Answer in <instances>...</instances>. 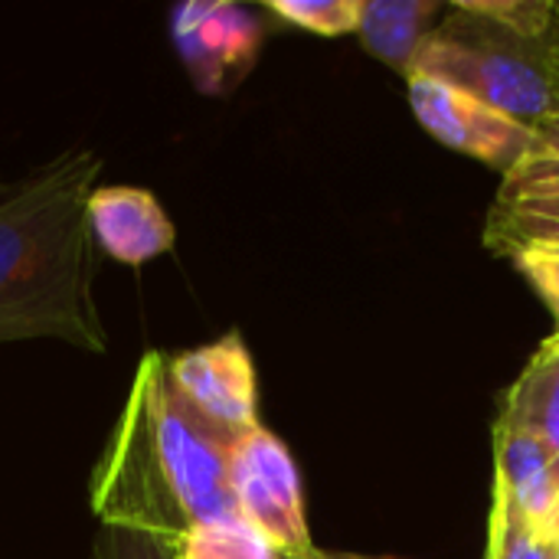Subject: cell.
Instances as JSON below:
<instances>
[{"mask_svg": "<svg viewBox=\"0 0 559 559\" xmlns=\"http://www.w3.org/2000/svg\"><path fill=\"white\" fill-rule=\"evenodd\" d=\"M236 436L197 413L174 386L167 357L138 360L88 498L102 527L180 547L197 527L242 518L229 488Z\"/></svg>", "mask_w": 559, "mask_h": 559, "instance_id": "6da1fadb", "label": "cell"}, {"mask_svg": "<svg viewBox=\"0 0 559 559\" xmlns=\"http://www.w3.org/2000/svg\"><path fill=\"white\" fill-rule=\"evenodd\" d=\"M102 167V154L72 147L0 187V344L49 337L88 354L108 350L88 226Z\"/></svg>", "mask_w": 559, "mask_h": 559, "instance_id": "7a4b0ae2", "label": "cell"}, {"mask_svg": "<svg viewBox=\"0 0 559 559\" xmlns=\"http://www.w3.org/2000/svg\"><path fill=\"white\" fill-rule=\"evenodd\" d=\"M432 75L534 128L559 115V0H455L423 39Z\"/></svg>", "mask_w": 559, "mask_h": 559, "instance_id": "3957f363", "label": "cell"}, {"mask_svg": "<svg viewBox=\"0 0 559 559\" xmlns=\"http://www.w3.org/2000/svg\"><path fill=\"white\" fill-rule=\"evenodd\" d=\"M229 488L246 524H252L278 557L308 559L314 554L301 475L288 445L255 426L233 442Z\"/></svg>", "mask_w": 559, "mask_h": 559, "instance_id": "277c9868", "label": "cell"}, {"mask_svg": "<svg viewBox=\"0 0 559 559\" xmlns=\"http://www.w3.org/2000/svg\"><path fill=\"white\" fill-rule=\"evenodd\" d=\"M409 105L419 124L452 151H462L501 174L514 170V164L527 154L534 128L508 118L504 111L485 105L432 75H409Z\"/></svg>", "mask_w": 559, "mask_h": 559, "instance_id": "5b68a950", "label": "cell"}, {"mask_svg": "<svg viewBox=\"0 0 559 559\" xmlns=\"http://www.w3.org/2000/svg\"><path fill=\"white\" fill-rule=\"evenodd\" d=\"M167 370L183 400L233 436L259 426V390L252 354L239 331L213 344L167 357Z\"/></svg>", "mask_w": 559, "mask_h": 559, "instance_id": "8992f818", "label": "cell"}, {"mask_svg": "<svg viewBox=\"0 0 559 559\" xmlns=\"http://www.w3.org/2000/svg\"><path fill=\"white\" fill-rule=\"evenodd\" d=\"M170 29L197 88L210 95L236 85L252 69L262 46V23L236 3H180Z\"/></svg>", "mask_w": 559, "mask_h": 559, "instance_id": "52a82bcc", "label": "cell"}, {"mask_svg": "<svg viewBox=\"0 0 559 559\" xmlns=\"http://www.w3.org/2000/svg\"><path fill=\"white\" fill-rule=\"evenodd\" d=\"M88 226L95 246L118 265H144L174 249V223L151 190L128 183H98L88 197Z\"/></svg>", "mask_w": 559, "mask_h": 559, "instance_id": "ba28073f", "label": "cell"}, {"mask_svg": "<svg viewBox=\"0 0 559 559\" xmlns=\"http://www.w3.org/2000/svg\"><path fill=\"white\" fill-rule=\"evenodd\" d=\"M495 485L508 491L518 511L540 531H550V514L557 504L554 455L527 429L504 419L495 423Z\"/></svg>", "mask_w": 559, "mask_h": 559, "instance_id": "9c48e42d", "label": "cell"}, {"mask_svg": "<svg viewBox=\"0 0 559 559\" xmlns=\"http://www.w3.org/2000/svg\"><path fill=\"white\" fill-rule=\"evenodd\" d=\"M442 13L445 3L439 0H364L357 33L380 62L409 79L416 52Z\"/></svg>", "mask_w": 559, "mask_h": 559, "instance_id": "30bf717a", "label": "cell"}, {"mask_svg": "<svg viewBox=\"0 0 559 559\" xmlns=\"http://www.w3.org/2000/svg\"><path fill=\"white\" fill-rule=\"evenodd\" d=\"M485 246L508 262L531 249L559 252V190L498 193L485 219Z\"/></svg>", "mask_w": 559, "mask_h": 559, "instance_id": "8fae6325", "label": "cell"}, {"mask_svg": "<svg viewBox=\"0 0 559 559\" xmlns=\"http://www.w3.org/2000/svg\"><path fill=\"white\" fill-rule=\"evenodd\" d=\"M504 423L534 432L559 459V334L547 337L544 347L531 357L524 373L514 380V386L501 396V416Z\"/></svg>", "mask_w": 559, "mask_h": 559, "instance_id": "7c38bea8", "label": "cell"}, {"mask_svg": "<svg viewBox=\"0 0 559 559\" xmlns=\"http://www.w3.org/2000/svg\"><path fill=\"white\" fill-rule=\"evenodd\" d=\"M547 550H550V537L540 534L518 511V504L508 498V491L495 485L485 559H547Z\"/></svg>", "mask_w": 559, "mask_h": 559, "instance_id": "4fadbf2b", "label": "cell"}, {"mask_svg": "<svg viewBox=\"0 0 559 559\" xmlns=\"http://www.w3.org/2000/svg\"><path fill=\"white\" fill-rule=\"evenodd\" d=\"M531 190H559V115L534 124L527 154L504 174L498 193H531Z\"/></svg>", "mask_w": 559, "mask_h": 559, "instance_id": "5bb4252c", "label": "cell"}, {"mask_svg": "<svg viewBox=\"0 0 559 559\" xmlns=\"http://www.w3.org/2000/svg\"><path fill=\"white\" fill-rule=\"evenodd\" d=\"M364 0H269L265 10L288 26L318 33V36H341L357 29Z\"/></svg>", "mask_w": 559, "mask_h": 559, "instance_id": "9a60e30c", "label": "cell"}, {"mask_svg": "<svg viewBox=\"0 0 559 559\" xmlns=\"http://www.w3.org/2000/svg\"><path fill=\"white\" fill-rule=\"evenodd\" d=\"M180 547H190L203 557L213 559H275L278 554L269 547V540L252 527L246 524L242 518H233V521H216V524H206V527H197ZM177 547V550H180Z\"/></svg>", "mask_w": 559, "mask_h": 559, "instance_id": "2e32d148", "label": "cell"}, {"mask_svg": "<svg viewBox=\"0 0 559 559\" xmlns=\"http://www.w3.org/2000/svg\"><path fill=\"white\" fill-rule=\"evenodd\" d=\"M511 262H514V269L527 278V285L540 295V301L550 308L559 334V252L531 249V252L514 255Z\"/></svg>", "mask_w": 559, "mask_h": 559, "instance_id": "e0dca14e", "label": "cell"}, {"mask_svg": "<svg viewBox=\"0 0 559 559\" xmlns=\"http://www.w3.org/2000/svg\"><path fill=\"white\" fill-rule=\"evenodd\" d=\"M95 559H174V547L118 527H102L95 540Z\"/></svg>", "mask_w": 559, "mask_h": 559, "instance_id": "ac0fdd59", "label": "cell"}, {"mask_svg": "<svg viewBox=\"0 0 559 559\" xmlns=\"http://www.w3.org/2000/svg\"><path fill=\"white\" fill-rule=\"evenodd\" d=\"M311 559H383V557H360V554H331V550H318V547H314Z\"/></svg>", "mask_w": 559, "mask_h": 559, "instance_id": "d6986e66", "label": "cell"}, {"mask_svg": "<svg viewBox=\"0 0 559 559\" xmlns=\"http://www.w3.org/2000/svg\"><path fill=\"white\" fill-rule=\"evenodd\" d=\"M547 537L559 544V491H557V504H554V514H550V531H547Z\"/></svg>", "mask_w": 559, "mask_h": 559, "instance_id": "ffe728a7", "label": "cell"}, {"mask_svg": "<svg viewBox=\"0 0 559 559\" xmlns=\"http://www.w3.org/2000/svg\"><path fill=\"white\" fill-rule=\"evenodd\" d=\"M174 559H213V557H203V554H197V550H190V547H180V550H174Z\"/></svg>", "mask_w": 559, "mask_h": 559, "instance_id": "44dd1931", "label": "cell"}, {"mask_svg": "<svg viewBox=\"0 0 559 559\" xmlns=\"http://www.w3.org/2000/svg\"><path fill=\"white\" fill-rule=\"evenodd\" d=\"M547 559H559V544H557V540H550V550H547Z\"/></svg>", "mask_w": 559, "mask_h": 559, "instance_id": "7402d4cb", "label": "cell"}, {"mask_svg": "<svg viewBox=\"0 0 559 559\" xmlns=\"http://www.w3.org/2000/svg\"><path fill=\"white\" fill-rule=\"evenodd\" d=\"M554 485H557V491H559V459L554 462Z\"/></svg>", "mask_w": 559, "mask_h": 559, "instance_id": "603a6c76", "label": "cell"}, {"mask_svg": "<svg viewBox=\"0 0 559 559\" xmlns=\"http://www.w3.org/2000/svg\"><path fill=\"white\" fill-rule=\"evenodd\" d=\"M275 559H295V557H275ZM308 559H311V557H308Z\"/></svg>", "mask_w": 559, "mask_h": 559, "instance_id": "cb8c5ba5", "label": "cell"}]
</instances>
